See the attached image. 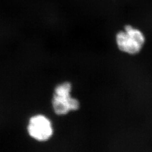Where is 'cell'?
I'll return each mask as SVG.
<instances>
[{"label": "cell", "mask_w": 152, "mask_h": 152, "mask_svg": "<svg viewBox=\"0 0 152 152\" xmlns=\"http://www.w3.org/2000/svg\"><path fill=\"white\" fill-rule=\"evenodd\" d=\"M72 84L64 81L59 83L54 88L52 98V107L58 115H65L80 108V101L72 96Z\"/></svg>", "instance_id": "obj_1"}, {"label": "cell", "mask_w": 152, "mask_h": 152, "mask_svg": "<svg viewBox=\"0 0 152 152\" xmlns=\"http://www.w3.org/2000/svg\"><path fill=\"white\" fill-rule=\"evenodd\" d=\"M144 35L141 31L130 25L116 35V42L120 50L130 54H136L142 49L145 42Z\"/></svg>", "instance_id": "obj_2"}, {"label": "cell", "mask_w": 152, "mask_h": 152, "mask_svg": "<svg viewBox=\"0 0 152 152\" xmlns=\"http://www.w3.org/2000/svg\"><path fill=\"white\" fill-rule=\"evenodd\" d=\"M27 129L29 136L39 142L48 141L54 134V127L51 120L44 114L32 116L28 121Z\"/></svg>", "instance_id": "obj_3"}]
</instances>
